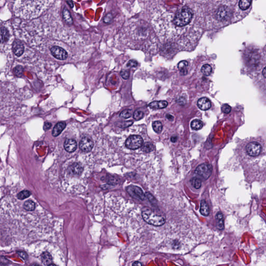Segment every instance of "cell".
<instances>
[{"label":"cell","instance_id":"1","mask_svg":"<svg viewBox=\"0 0 266 266\" xmlns=\"http://www.w3.org/2000/svg\"><path fill=\"white\" fill-rule=\"evenodd\" d=\"M54 0H13L15 15L24 20H32L42 15Z\"/></svg>","mask_w":266,"mask_h":266},{"label":"cell","instance_id":"2","mask_svg":"<svg viewBox=\"0 0 266 266\" xmlns=\"http://www.w3.org/2000/svg\"><path fill=\"white\" fill-rule=\"evenodd\" d=\"M141 215L143 219L148 224L154 226H161L166 223V217L150 208H143Z\"/></svg>","mask_w":266,"mask_h":266},{"label":"cell","instance_id":"3","mask_svg":"<svg viewBox=\"0 0 266 266\" xmlns=\"http://www.w3.org/2000/svg\"><path fill=\"white\" fill-rule=\"evenodd\" d=\"M193 13L188 7H184L175 15L174 23L176 26L182 27L189 24L193 18Z\"/></svg>","mask_w":266,"mask_h":266},{"label":"cell","instance_id":"4","mask_svg":"<svg viewBox=\"0 0 266 266\" xmlns=\"http://www.w3.org/2000/svg\"><path fill=\"white\" fill-rule=\"evenodd\" d=\"M144 140L141 136L138 135H131L127 138L125 141V146L128 149L136 150L141 147Z\"/></svg>","mask_w":266,"mask_h":266},{"label":"cell","instance_id":"5","mask_svg":"<svg viewBox=\"0 0 266 266\" xmlns=\"http://www.w3.org/2000/svg\"><path fill=\"white\" fill-rule=\"evenodd\" d=\"M212 172V166L207 163L202 164L199 165L195 171L196 175L204 180H206L210 177Z\"/></svg>","mask_w":266,"mask_h":266},{"label":"cell","instance_id":"6","mask_svg":"<svg viewBox=\"0 0 266 266\" xmlns=\"http://www.w3.org/2000/svg\"><path fill=\"white\" fill-rule=\"evenodd\" d=\"M262 150V147L259 143L257 141H252L247 144L246 151L249 156L251 157H257Z\"/></svg>","mask_w":266,"mask_h":266},{"label":"cell","instance_id":"7","mask_svg":"<svg viewBox=\"0 0 266 266\" xmlns=\"http://www.w3.org/2000/svg\"><path fill=\"white\" fill-rule=\"evenodd\" d=\"M51 52L55 58L59 60H66L68 57L67 52L60 47L58 46H54L51 48Z\"/></svg>","mask_w":266,"mask_h":266},{"label":"cell","instance_id":"8","mask_svg":"<svg viewBox=\"0 0 266 266\" xmlns=\"http://www.w3.org/2000/svg\"><path fill=\"white\" fill-rule=\"evenodd\" d=\"M127 191L131 196L135 199L144 200L146 197L143 190L136 186H129L127 188Z\"/></svg>","mask_w":266,"mask_h":266},{"label":"cell","instance_id":"9","mask_svg":"<svg viewBox=\"0 0 266 266\" xmlns=\"http://www.w3.org/2000/svg\"><path fill=\"white\" fill-rule=\"evenodd\" d=\"M79 146L82 151L88 153L93 149L94 143L91 138L88 137L84 136L81 140Z\"/></svg>","mask_w":266,"mask_h":266},{"label":"cell","instance_id":"10","mask_svg":"<svg viewBox=\"0 0 266 266\" xmlns=\"http://www.w3.org/2000/svg\"><path fill=\"white\" fill-rule=\"evenodd\" d=\"M231 16V11L226 7H221L217 11L216 17L219 20L224 21L229 20Z\"/></svg>","mask_w":266,"mask_h":266},{"label":"cell","instance_id":"11","mask_svg":"<svg viewBox=\"0 0 266 266\" xmlns=\"http://www.w3.org/2000/svg\"><path fill=\"white\" fill-rule=\"evenodd\" d=\"M68 172L70 175L73 176H79L83 171V168L80 164L74 163L69 166L68 167Z\"/></svg>","mask_w":266,"mask_h":266},{"label":"cell","instance_id":"12","mask_svg":"<svg viewBox=\"0 0 266 266\" xmlns=\"http://www.w3.org/2000/svg\"><path fill=\"white\" fill-rule=\"evenodd\" d=\"M24 46L19 41H15L13 43V51L15 55L18 57L21 56L24 52Z\"/></svg>","mask_w":266,"mask_h":266},{"label":"cell","instance_id":"13","mask_svg":"<svg viewBox=\"0 0 266 266\" xmlns=\"http://www.w3.org/2000/svg\"><path fill=\"white\" fill-rule=\"evenodd\" d=\"M64 148L68 153H73L77 148V144L75 140L67 139L64 143Z\"/></svg>","mask_w":266,"mask_h":266},{"label":"cell","instance_id":"14","mask_svg":"<svg viewBox=\"0 0 266 266\" xmlns=\"http://www.w3.org/2000/svg\"><path fill=\"white\" fill-rule=\"evenodd\" d=\"M197 104L199 108L203 111L208 110V109H210L212 106L210 100L205 97L197 101Z\"/></svg>","mask_w":266,"mask_h":266},{"label":"cell","instance_id":"15","mask_svg":"<svg viewBox=\"0 0 266 266\" xmlns=\"http://www.w3.org/2000/svg\"><path fill=\"white\" fill-rule=\"evenodd\" d=\"M168 106V103L165 100H161V101H154L150 103L149 104V107L153 109H163Z\"/></svg>","mask_w":266,"mask_h":266},{"label":"cell","instance_id":"16","mask_svg":"<svg viewBox=\"0 0 266 266\" xmlns=\"http://www.w3.org/2000/svg\"><path fill=\"white\" fill-rule=\"evenodd\" d=\"M66 126V124L65 122H59L55 126L54 128H53L52 135L54 137L58 136V135L60 134L63 130H64Z\"/></svg>","mask_w":266,"mask_h":266},{"label":"cell","instance_id":"17","mask_svg":"<svg viewBox=\"0 0 266 266\" xmlns=\"http://www.w3.org/2000/svg\"><path fill=\"white\" fill-rule=\"evenodd\" d=\"M10 37L8 30L5 27L0 28V44L7 42Z\"/></svg>","mask_w":266,"mask_h":266},{"label":"cell","instance_id":"18","mask_svg":"<svg viewBox=\"0 0 266 266\" xmlns=\"http://www.w3.org/2000/svg\"><path fill=\"white\" fill-rule=\"evenodd\" d=\"M200 213L205 216H207L210 214V208L205 200H202L201 202Z\"/></svg>","mask_w":266,"mask_h":266},{"label":"cell","instance_id":"19","mask_svg":"<svg viewBox=\"0 0 266 266\" xmlns=\"http://www.w3.org/2000/svg\"><path fill=\"white\" fill-rule=\"evenodd\" d=\"M217 220V227L218 229L223 230L224 228V219L223 214L221 212H218L216 216Z\"/></svg>","mask_w":266,"mask_h":266},{"label":"cell","instance_id":"20","mask_svg":"<svg viewBox=\"0 0 266 266\" xmlns=\"http://www.w3.org/2000/svg\"><path fill=\"white\" fill-rule=\"evenodd\" d=\"M41 259H42V263H43V264L45 265L50 266L52 264L51 263L53 261V258L51 255L47 252H45L42 254Z\"/></svg>","mask_w":266,"mask_h":266},{"label":"cell","instance_id":"21","mask_svg":"<svg viewBox=\"0 0 266 266\" xmlns=\"http://www.w3.org/2000/svg\"><path fill=\"white\" fill-rule=\"evenodd\" d=\"M188 63L186 60H183L179 63L178 64V69L180 70V72L181 75H186L187 73L188 70L187 69Z\"/></svg>","mask_w":266,"mask_h":266},{"label":"cell","instance_id":"22","mask_svg":"<svg viewBox=\"0 0 266 266\" xmlns=\"http://www.w3.org/2000/svg\"><path fill=\"white\" fill-rule=\"evenodd\" d=\"M63 17L64 19V21L68 24L71 25L73 23L72 17L71 16L70 13L67 8H64L63 11Z\"/></svg>","mask_w":266,"mask_h":266},{"label":"cell","instance_id":"23","mask_svg":"<svg viewBox=\"0 0 266 266\" xmlns=\"http://www.w3.org/2000/svg\"><path fill=\"white\" fill-rule=\"evenodd\" d=\"M141 150L146 153H149L154 150V147L153 144L152 143L147 142L141 146Z\"/></svg>","mask_w":266,"mask_h":266},{"label":"cell","instance_id":"24","mask_svg":"<svg viewBox=\"0 0 266 266\" xmlns=\"http://www.w3.org/2000/svg\"><path fill=\"white\" fill-rule=\"evenodd\" d=\"M203 126V123L200 120H194L191 122V127L193 130H199L202 128Z\"/></svg>","mask_w":266,"mask_h":266},{"label":"cell","instance_id":"25","mask_svg":"<svg viewBox=\"0 0 266 266\" xmlns=\"http://www.w3.org/2000/svg\"><path fill=\"white\" fill-rule=\"evenodd\" d=\"M24 207L28 211H32L35 208V204L31 200H28L24 202Z\"/></svg>","mask_w":266,"mask_h":266},{"label":"cell","instance_id":"26","mask_svg":"<svg viewBox=\"0 0 266 266\" xmlns=\"http://www.w3.org/2000/svg\"><path fill=\"white\" fill-rule=\"evenodd\" d=\"M252 0H240L239 2V7L242 10H245L250 7Z\"/></svg>","mask_w":266,"mask_h":266},{"label":"cell","instance_id":"27","mask_svg":"<svg viewBox=\"0 0 266 266\" xmlns=\"http://www.w3.org/2000/svg\"><path fill=\"white\" fill-rule=\"evenodd\" d=\"M201 72L204 75L208 76L210 75L212 72V68L209 64H205L202 66L201 68Z\"/></svg>","mask_w":266,"mask_h":266},{"label":"cell","instance_id":"28","mask_svg":"<svg viewBox=\"0 0 266 266\" xmlns=\"http://www.w3.org/2000/svg\"><path fill=\"white\" fill-rule=\"evenodd\" d=\"M153 127L154 131L158 134L160 133L163 129L162 123L160 121H154L153 123Z\"/></svg>","mask_w":266,"mask_h":266},{"label":"cell","instance_id":"29","mask_svg":"<svg viewBox=\"0 0 266 266\" xmlns=\"http://www.w3.org/2000/svg\"><path fill=\"white\" fill-rule=\"evenodd\" d=\"M190 181H191V184L196 189H199L201 187V186H202V181H201V179L197 178V177L193 178Z\"/></svg>","mask_w":266,"mask_h":266},{"label":"cell","instance_id":"30","mask_svg":"<svg viewBox=\"0 0 266 266\" xmlns=\"http://www.w3.org/2000/svg\"><path fill=\"white\" fill-rule=\"evenodd\" d=\"M31 194V193L28 190H24V191H21L17 194V198L20 200H24V199L29 197V196H30Z\"/></svg>","mask_w":266,"mask_h":266},{"label":"cell","instance_id":"31","mask_svg":"<svg viewBox=\"0 0 266 266\" xmlns=\"http://www.w3.org/2000/svg\"><path fill=\"white\" fill-rule=\"evenodd\" d=\"M23 72H24V69H23L22 66H16V67L14 69V73L15 75L18 77H21V76L23 75Z\"/></svg>","mask_w":266,"mask_h":266},{"label":"cell","instance_id":"32","mask_svg":"<svg viewBox=\"0 0 266 266\" xmlns=\"http://www.w3.org/2000/svg\"><path fill=\"white\" fill-rule=\"evenodd\" d=\"M132 114V111L130 109H127L123 111L120 114L121 117H123L124 119H127L128 117H131Z\"/></svg>","mask_w":266,"mask_h":266},{"label":"cell","instance_id":"33","mask_svg":"<svg viewBox=\"0 0 266 266\" xmlns=\"http://www.w3.org/2000/svg\"><path fill=\"white\" fill-rule=\"evenodd\" d=\"M144 116V114L141 111L136 110L135 111L134 114H133V117L135 119V120L138 121L140 120H141Z\"/></svg>","mask_w":266,"mask_h":266},{"label":"cell","instance_id":"34","mask_svg":"<svg viewBox=\"0 0 266 266\" xmlns=\"http://www.w3.org/2000/svg\"><path fill=\"white\" fill-rule=\"evenodd\" d=\"M221 110L224 113H229L231 110V107L228 104H224L221 107Z\"/></svg>","mask_w":266,"mask_h":266},{"label":"cell","instance_id":"35","mask_svg":"<svg viewBox=\"0 0 266 266\" xmlns=\"http://www.w3.org/2000/svg\"><path fill=\"white\" fill-rule=\"evenodd\" d=\"M120 74L124 79L127 80L128 79L129 75H130V72L129 71L126 70H123L120 72Z\"/></svg>","mask_w":266,"mask_h":266},{"label":"cell","instance_id":"36","mask_svg":"<svg viewBox=\"0 0 266 266\" xmlns=\"http://www.w3.org/2000/svg\"><path fill=\"white\" fill-rule=\"evenodd\" d=\"M137 65H138V63L136 60H131L128 61L127 64V66L130 68L136 67L137 66Z\"/></svg>","mask_w":266,"mask_h":266},{"label":"cell","instance_id":"37","mask_svg":"<svg viewBox=\"0 0 266 266\" xmlns=\"http://www.w3.org/2000/svg\"><path fill=\"white\" fill-rule=\"evenodd\" d=\"M133 123V121H131L122 122V123H121L120 127L121 128H125V127L130 126L131 125H132Z\"/></svg>","mask_w":266,"mask_h":266},{"label":"cell","instance_id":"38","mask_svg":"<svg viewBox=\"0 0 266 266\" xmlns=\"http://www.w3.org/2000/svg\"><path fill=\"white\" fill-rule=\"evenodd\" d=\"M51 123H49V122H47V123H45L44 124V130H45V131H47V130H50L51 127Z\"/></svg>","mask_w":266,"mask_h":266},{"label":"cell","instance_id":"39","mask_svg":"<svg viewBox=\"0 0 266 266\" xmlns=\"http://www.w3.org/2000/svg\"><path fill=\"white\" fill-rule=\"evenodd\" d=\"M67 2L69 4V5H70L71 8H73V2H72V1L71 0H68Z\"/></svg>","mask_w":266,"mask_h":266},{"label":"cell","instance_id":"40","mask_svg":"<svg viewBox=\"0 0 266 266\" xmlns=\"http://www.w3.org/2000/svg\"><path fill=\"white\" fill-rule=\"evenodd\" d=\"M132 265L133 266H141L142 264H141L140 262H138V261H136L135 263H133Z\"/></svg>","mask_w":266,"mask_h":266},{"label":"cell","instance_id":"41","mask_svg":"<svg viewBox=\"0 0 266 266\" xmlns=\"http://www.w3.org/2000/svg\"><path fill=\"white\" fill-rule=\"evenodd\" d=\"M177 138L176 137L173 136L172 137V138H171V141L173 143H175L177 141Z\"/></svg>","mask_w":266,"mask_h":266},{"label":"cell","instance_id":"42","mask_svg":"<svg viewBox=\"0 0 266 266\" xmlns=\"http://www.w3.org/2000/svg\"><path fill=\"white\" fill-rule=\"evenodd\" d=\"M263 75H264V77L265 78L266 77V67H264V68L263 69Z\"/></svg>","mask_w":266,"mask_h":266}]
</instances>
